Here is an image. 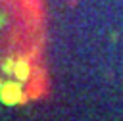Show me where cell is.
I'll list each match as a JSON object with an SVG mask.
<instances>
[{
  "mask_svg": "<svg viewBox=\"0 0 123 121\" xmlns=\"http://www.w3.org/2000/svg\"><path fill=\"white\" fill-rule=\"evenodd\" d=\"M6 25V13H0V29Z\"/></svg>",
  "mask_w": 123,
  "mask_h": 121,
  "instance_id": "obj_4",
  "label": "cell"
},
{
  "mask_svg": "<svg viewBox=\"0 0 123 121\" xmlns=\"http://www.w3.org/2000/svg\"><path fill=\"white\" fill-rule=\"evenodd\" d=\"M0 102L4 106H17L27 102V94H23L21 81H8L0 88Z\"/></svg>",
  "mask_w": 123,
  "mask_h": 121,
  "instance_id": "obj_1",
  "label": "cell"
},
{
  "mask_svg": "<svg viewBox=\"0 0 123 121\" xmlns=\"http://www.w3.org/2000/svg\"><path fill=\"white\" fill-rule=\"evenodd\" d=\"M13 69H15V61H13L12 58H6V60L2 61V71H4L6 75H12Z\"/></svg>",
  "mask_w": 123,
  "mask_h": 121,
  "instance_id": "obj_3",
  "label": "cell"
},
{
  "mask_svg": "<svg viewBox=\"0 0 123 121\" xmlns=\"http://www.w3.org/2000/svg\"><path fill=\"white\" fill-rule=\"evenodd\" d=\"M2 85H4V83H2V81H0V88H2Z\"/></svg>",
  "mask_w": 123,
  "mask_h": 121,
  "instance_id": "obj_5",
  "label": "cell"
},
{
  "mask_svg": "<svg viewBox=\"0 0 123 121\" xmlns=\"http://www.w3.org/2000/svg\"><path fill=\"white\" fill-rule=\"evenodd\" d=\"M13 75L17 77V81H27L31 77V65L27 60H17L15 61V69H13Z\"/></svg>",
  "mask_w": 123,
  "mask_h": 121,
  "instance_id": "obj_2",
  "label": "cell"
}]
</instances>
